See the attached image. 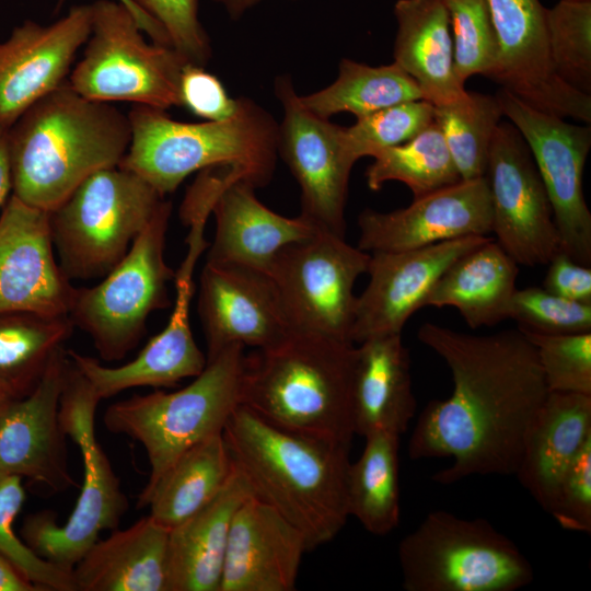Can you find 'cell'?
<instances>
[{
  "label": "cell",
  "mask_w": 591,
  "mask_h": 591,
  "mask_svg": "<svg viewBox=\"0 0 591 591\" xmlns=\"http://www.w3.org/2000/svg\"><path fill=\"white\" fill-rule=\"evenodd\" d=\"M172 204L166 200L126 256L93 287L74 288L69 313L100 358L121 360L140 341L151 313L171 305L175 271L165 260Z\"/></svg>",
  "instance_id": "cell-10"
},
{
  "label": "cell",
  "mask_w": 591,
  "mask_h": 591,
  "mask_svg": "<svg viewBox=\"0 0 591 591\" xmlns=\"http://www.w3.org/2000/svg\"><path fill=\"white\" fill-rule=\"evenodd\" d=\"M197 311L207 360L232 345L262 349L289 334L273 279L248 267L206 262Z\"/></svg>",
  "instance_id": "cell-21"
},
{
  "label": "cell",
  "mask_w": 591,
  "mask_h": 591,
  "mask_svg": "<svg viewBox=\"0 0 591 591\" xmlns=\"http://www.w3.org/2000/svg\"><path fill=\"white\" fill-rule=\"evenodd\" d=\"M276 93L283 107L277 149L301 188V216L320 231L345 237V206L356 161L344 142V127L322 118L301 102L281 77Z\"/></svg>",
  "instance_id": "cell-15"
},
{
  "label": "cell",
  "mask_w": 591,
  "mask_h": 591,
  "mask_svg": "<svg viewBox=\"0 0 591 591\" xmlns=\"http://www.w3.org/2000/svg\"><path fill=\"white\" fill-rule=\"evenodd\" d=\"M181 105L207 121H224L237 114L242 100H233L219 79L201 66L187 62L179 79Z\"/></svg>",
  "instance_id": "cell-46"
},
{
  "label": "cell",
  "mask_w": 591,
  "mask_h": 591,
  "mask_svg": "<svg viewBox=\"0 0 591 591\" xmlns=\"http://www.w3.org/2000/svg\"><path fill=\"white\" fill-rule=\"evenodd\" d=\"M356 346L289 333L246 356L241 404L292 431L351 443Z\"/></svg>",
  "instance_id": "cell-4"
},
{
  "label": "cell",
  "mask_w": 591,
  "mask_h": 591,
  "mask_svg": "<svg viewBox=\"0 0 591 591\" xmlns=\"http://www.w3.org/2000/svg\"><path fill=\"white\" fill-rule=\"evenodd\" d=\"M25 501L22 478L0 474V554L43 591H76L71 571L39 557L14 531Z\"/></svg>",
  "instance_id": "cell-41"
},
{
  "label": "cell",
  "mask_w": 591,
  "mask_h": 591,
  "mask_svg": "<svg viewBox=\"0 0 591 591\" xmlns=\"http://www.w3.org/2000/svg\"><path fill=\"white\" fill-rule=\"evenodd\" d=\"M522 333L535 347L549 392L591 395V333Z\"/></svg>",
  "instance_id": "cell-43"
},
{
  "label": "cell",
  "mask_w": 591,
  "mask_h": 591,
  "mask_svg": "<svg viewBox=\"0 0 591 591\" xmlns=\"http://www.w3.org/2000/svg\"><path fill=\"white\" fill-rule=\"evenodd\" d=\"M101 397L71 362L59 405L63 431L79 448L83 485L63 524L44 510L25 518L21 535L39 557L71 571L105 530H115L129 508L118 476L95 437L94 418Z\"/></svg>",
  "instance_id": "cell-8"
},
{
  "label": "cell",
  "mask_w": 591,
  "mask_h": 591,
  "mask_svg": "<svg viewBox=\"0 0 591 591\" xmlns=\"http://www.w3.org/2000/svg\"><path fill=\"white\" fill-rule=\"evenodd\" d=\"M222 433L252 495L299 529L309 552L341 531L349 443L275 426L242 404Z\"/></svg>",
  "instance_id": "cell-2"
},
{
  "label": "cell",
  "mask_w": 591,
  "mask_h": 591,
  "mask_svg": "<svg viewBox=\"0 0 591 591\" xmlns=\"http://www.w3.org/2000/svg\"><path fill=\"white\" fill-rule=\"evenodd\" d=\"M91 4L49 25L25 21L0 43V127L10 129L33 104L68 79L91 32Z\"/></svg>",
  "instance_id": "cell-20"
},
{
  "label": "cell",
  "mask_w": 591,
  "mask_h": 591,
  "mask_svg": "<svg viewBox=\"0 0 591 591\" xmlns=\"http://www.w3.org/2000/svg\"><path fill=\"white\" fill-rule=\"evenodd\" d=\"M73 331L68 315L0 314V381L16 397L30 393Z\"/></svg>",
  "instance_id": "cell-34"
},
{
  "label": "cell",
  "mask_w": 591,
  "mask_h": 591,
  "mask_svg": "<svg viewBox=\"0 0 591 591\" xmlns=\"http://www.w3.org/2000/svg\"><path fill=\"white\" fill-rule=\"evenodd\" d=\"M496 96L503 116L518 129L547 192L559 235V251L591 265V212L582 174L591 148L590 126L570 124L528 105L505 89Z\"/></svg>",
  "instance_id": "cell-13"
},
{
  "label": "cell",
  "mask_w": 591,
  "mask_h": 591,
  "mask_svg": "<svg viewBox=\"0 0 591 591\" xmlns=\"http://www.w3.org/2000/svg\"><path fill=\"white\" fill-rule=\"evenodd\" d=\"M366 171L371 190L390 181L404 183L414 198L462 181L439 127L432 123L413 139L373 157Z\"/></svg>",
  "instance_id": "cell-36"
},
{
  "label": "cell",
  "mask_w": 591,
  "mask_h": 591,
  "mask_svg": "<svg viewBox=\"0 0 591 591\" xmlns=\"http://www.w3.org/2000/svg\"><path fill=\"white\" fill-rule=\"evenodd\" d=\"M123 3L136 18L141 30L147 34L151 40L155 43H166L167 35L164 28L149 14L137 7L131 0H117Z\"/></svg>",
  "instance_id": "cell-50"
},
{
  "label": "cell",
  "mask_w": 591,
  "mask_h": 591,
  "mask_svg": "<svg viewBox=\"0 0 591 591\" xmlns=\"http://www.w3.org/2000/svg\"><path fill=\"white\" fill-rule=\"evenodd\" d=\"M518 264L491 237L461 256L438 279L424 306H452L471 328L508 318Z\"/></svg>",
  "instance_id": "cell-31"
},
{
  "label": "cell",
  "mask_w": 591,
  "mask_h": 591,
  "mask_svg": "<svg viewBox=\"0 0 591 591\" xmlns=\"http://www.w3.org/2000/svg\"><path fill=\"white\" fill-rule=\"evenodd\" d=\"M131 139L119 163L161 195L176 190L190 174L211 167L235 172L254 187L269 182L278 127L253 102L224 121L183 123L165 111L135 105L128 114Z\"/></svg>",
  "instance_id": "cell-5"
},
{
  "label": "cell",
  "mask_w": 591,
  "mask_h": 591,
  "mask_svg": "<svg viewBox=\"0 0 591 591\" xmlns=\"http://www.w3.org/2000/svg\"><path fill=\"white\" fill-rule=\"evenodd\" d=\"M164 197L119 165L84 179L49 212L55 255L66 277L71 281L107 275L162 208Z\"/></svg>",
  "instance_id": "cell-7"
},
{
  "label": "cell",
  "mask_w": 591,
  "mask_h": 591,
  "mask_svg": "<svg viewBox=\"0 0 591 591\" xmlns=\"http://www.w3.org/2000/svg\"><path fill=\"white\" fill-rule=\"evenodd\" d=\"M69 363L62 348L30 393L0 408V474L27 478L53 493L77 486L69 468L68 437L59 418Z\"/></svg>",
  "instance_id": "cell-17"
},
{
  "label": "cell",
  "mask_w": 591,
  "mask_h": 591,
  "mask_svg": "<svg viewBox=\"0 0 591 591\" xmlns=\"http://www.w3.org/2000/svg\"><path fill=\"white\" fill-rule=\"evenodd\" d=\"M547 512L565 530L591 533V439L563 475Z\"/></svg>",
  "instance_id": "cell-45"
},
{
  "label": "cell",
  "mask_w": 591,
  "mask_h": 591,
  "mask_svg": "<svg viewBox=\"0 0 591 591\" xmlns=\"http://www.w3.org/2000/svg\"><path fill=\"white\" fill-rule=\"evenodd\" d=\"M306 552L302 532L251 496L233 517L219 591H292Z\"/></svg>",
  "instance_id": "cell-24"
},
{
  "label": "cell",
  "mask_w": 591,
  "mask_h": 591,
  "mask_svg": "<svg viewBox=\"0 0 591 591\" xmlns=\"http://www.w3.org/2000/svg\"><path fill=\"white\" fill-rule=\"evenodd\" d=\"M358 248L364 252L415 250L443 241L491 232V206L485 176L434 190L402 209H364L358 217Z\"/></svg>",
  "instance_id": "cell-22"
},
{
  "label": "cell",
  "mask_w": 591,
  "mask_h": 591,
  "mask_svg": "<svg viewBox=\"0 0 591 591\" xmlns=\"http://www.w3.org/2000/svg\"><path fill=\"white\" fill-rule=\"evenodd\" d=\"M486 2L499 46L493 80L533 108L590 124L591 95L566 84L553 68L541 1Z\"/></svg>",
  "instance_id": "cell-16"
},
{
  "label": "cell",
  "mask_w": 591,
  "mask_h": 591,
  "mask_svg": "<svg viewBox=\"0 0 591 591\" xmlns=\"http://www.w3.org/2000/svg\"><path fill=\"white\" fill-rule=\"evenodd\" d=\"M251 496L250 486L234 467L209 502L170 529L167 591L220 590L232 520Z\"/></svg>",
  "instance_id": "cell-27"
},
{
  "label": "cell",
  "mask_w": 591,
  "mask_h": 591,
  "mask_svg": "<svg viewBox=\"0 0 591 591\" xmlns=\"http://www.w3.org/2000/svg\"><path fill=\"white\" fill-rule=\"evenodd\" d=\"M450 18L454 72L464 85L473 76L494 79L499 46L486 0H444Z\"/></svg>",
  "instance_id": "cell-39"
},
{
  "label": "cell",
  "mask_w": 591,
  "mask_h": 591,
  "mask_svg": "<svg viewBox=\"0 0 591 591\" xmlns=\"http://www.w3.org/2000/svg\"><path fill=\"white\" fill-rule=\"evenodd\" d=\"M369 259L370 253L326 231L283 247L268 275L289 333L352 343L357 303L354 287L367 273Z\"/></svg>",
  "instance_id": "cell-12"
},
{
  "label": "cell",
  "mask_w": 591,
  "mask_h": 591,
  "mask_svg": "<svg viewBox=\"0 0 591 591\" xmlns=\"http://www.w3.org/2000/svg\"><path fill=\"white\" fill-rule=\"evenodd\" d=\"M254 186L242 179L228 183L213 206V241L206 262L233 264L268 274L286 246L320 231L301 215L288 218L274 212L255 196Z\"/></svg>",
  "instance_id": "cell-25"
},
{
  "label": "cell",
  "mask_w": 591,
  "mask_h": 591,
  "mask_svg": "<svg viewBox=\"0 0 591 591\" xmlns=\"http://www.w3.org/2000/svg\"><path fill=\"white\" fill-rule=\"evenodd\" d=\"M565 1H591V0H565Z\"/></svg>",
  "instance_id": "cell-53"
},
{
  "label": "cell",
  "mask_w": 591,
  "mask_h": 591,
  "mask_svg": "<svg viewBox=\"0 0 591 591\" xmlns=\"http://www.w3.org/2000/svg\"><path fill=\"white\" fill-rule=\"evenodd\" d=\"M449 367L453 391L427 403L408 440L412 460L450 457L441 485L474 475H514L548 389L533 344L518 328L473 335L436 323L417 333Z\"/></svg>",
  "instance_id": "cell-1"
},
{
  "label": "cell",
  "mask_w": 591,
  "mask_h": 591,
  "mask_svg": "<svg viewBox=\"0 0 591 591\" xmlns=\"http://www.w3.org/2000/svg\"><path fill=\"white\" fill-rule=\"evenodd\" d=\"M222 432L184 451L151 486L141 490L138 509L149 507V515L172 529L209 502L234 471Z\"/></svg>",
  "instance_id": "cell-32"
},
{
  "label": "cell",
  "mask_w": 591,
  "mask_h": 591,
  "mask_svg": "<svg viewBox=\"0 0 591 591\" xmlns=\"http://www.w3.org/2000/svg\"><path fill=\"white\" fill-rule=\"evenodd\" d=\"M491 232L518 264L547 265L559 252V235L544 183L518 129L500 121L488 153Z\"/></svg>",
  "instance_id": "cell-14"
},
{
  "label": "cell",
  "mask_w": 591,
  "mask_h": 591,
  "mask_svg": "<svg viewBox=\"0 0 591 591\" xmlns=\"http://www.w3.org/2000/svg\"><path fill=\"white\" fill-rule=\"evenodd\" d=\"M433 106V123L462 181L485 176L490 144L503 116L497 96L466 91L454 101Z\"/></svg>",
  "instance_id": "cell-37"
},
{
  "label": "cell",
  "mask_w": 591,
  "mask_h": 591,
  "mask_svg": "<svg viewBox=\"0 0 591 591\" xmlns=\"http://www.w3.org/2000/svg\"><path fill=\"white\" fill-rule=\"evenodd\" d=\"M508 318L518 329L540 335L591 333V303H581L548 292L543 287L517 289Z\"/></svg>",
  "instance_id": "cell-42"
},
{
  "label": "cell",
  "mask_w": 591,
  "mask_h": 591,
  "mask_svg": "<svg viewBox=\"0 0 591 591\" xmlns=\"http://www.w3.org/2000/svg\"><path fill=\"white\" fill-rule=\"evenodd\" d=\"M245 362L244 346L232 345L207 360L185 387L132 395L106 408V429L138 441L147 453L150 475L144 487L151 486L184 451L223 431L241 405Z\"/></svg>",
  "instance_id": "cell-6"
},
{
  "label": "cell",
  "mask_w": 591,
  "mask_h": 591,
  "mask_svg": "<svg viewBox=\"0 0 591 591\" xmlns=\"http://www.w3.org/2000/svg\"><path fill=\"white\" fill-rule=\"evenodd\" d=\"M549 57L556 74L591 95V1L559 0L546 8Z\"/></svg>",
  "instance_id": "cell-38"
},
{
  "label": "cell",
  "mask_w": 591,
  "mask_h": 591,
  "mask_svg": "<svg viewBox=\"0 0 591 591\" xmlns=\"http://www.w3.org/2000/svg\"><path fill=\"white\" fill-rule=\"evenodd\" d=\"M491 239L470 235L429 246L372 252L369 282L357 297L350 340L402 335L407 320L419 309L441 275L461 256Z\"/></svg>",
  "instance_id": "cell-18"
},
{
  "label": "cell",
  "mask_w": 591,
  "mask_h": 591,
  "mask_svg": "<svg viewBox=\"0 0 591 591\" xmlns=\"http://www.w3.org/2000/svg\"><path fill=\"white\" fill-rule=\"evenodd\" d=\"M406 591H517L534 570L518 545L483 518L437 510L398 544Z\"/></svg>",
  "instance_id": "cell-9"
},
{
  "label": "cell",
  "mask_w": 591,
  "mask_h": 591,
  "mask_svg": "<svg viewBox=\"0 0 591 591\" xmlns=\"http://www.w3.org/2000/svg\"><path fill=\"white\" fill-rule=\"evenodd\" d=\"M0 591H43L0 554Z\"/></svg>",
  "instance_id": "cell-49"
},
{
  "label": "cell",
  "mask_w": 591,
  "mask_h": 591,
  "mask_svg": "<svg viewBox=\"0 0 591 591\" xmlns=\"http://www.w3.org/2000/svg\"><path fill=\"white\" fill-rule=\"evenodd\" d=\"M166 32L171 46L188 62L199 65L209 57L207 35L198 19L197 0H131Z\"/></svg>",
  "instance_id": "cell-44"
},
{
  "label": "cell",
  "mask_w": 591,
  "mask_h": 591,
  "mask_svg": "<svg viewBox=\"0 0 591 591\" xmlns=\"http://www.w3.org/2000/svg\"><path fill=\"white\" fill-rule=\"evenodd\" d=\"M12 192V169L9 148V129L0 127V212Z\"/></svg>",
  "instance_id": "cell-48"
},
{
  "label": "cell",
  "mask_w": 591,
  "mask_h": 591,
  "mask_svg": "<svg viewBox=\"0 0 591 591\" xmlns=\"http://www.w3.org/2000/svg\"><path fill=\"white\" fill-rule=\"evenodd\" d=\"M543 288L568 300L591 303V268L558 252L547 264Z\"/></svg>",
  "instance_id": "cell-47"
},
{
  "label": "cell",
  "mask_w": 591,
  "mask_h": 591,
  "mask_svg": "<svg viewBox=\"0 0 591 591\" xmlns=\"http://www.w3.org/2000/svg\"><path fill=\"white\" fill-rule=\"evenodd\" d=\"M169 534L151 515L115 529L72 568L76 591H167Z\"/></svg>",
  "instance_id": "cell-28"
},
{
  "label": "cell",
  "mask_w": 591,
  "mask_h": 591,
  "mask_svg": "<svg viewBox=\"0 0 591 591\" xmlns=\"http://www.w3.org/2000/svg\"><path fill=\"white\" fill-rule=\"evenodd\" d=\"M394 62L418 85L422 99L441 105L466 90L454 72L450 18L444 0H397Z\"/></svg>",
  "instance_id": "cell-30"
},
{
  "label": "cell",
  "mask_w": 591,
  "mask_h": 591,
  "mask_svg": "<svg viewBox=\"0 0 591 591\" xmlns=\"http://www.w3.org/2000/svg\"><path fill=\"white\" fill-rule=\"evenodd\" d=\"M130 139L128 115L66 81L9 129L12 195L50 212L90 175L119 165Z\"/></svg>",
  "instance_id": "cell-3"
},
{
  "label": "cell",
  "mask_w": 591,
  "mask_h": 591,
  "mask_svg": "<svg viewBox=\"0 0 591 591\" xmlns=\"http://www.w3.org/2000/svg\"><path fill=\"white\" fill-rule=\"evenodd\" d=\"M410 356L402 335L369 338L356 347L351 384L355 434H403L416 414Z\"/></svg>",
  "instance_id": "cell-26"
},
{
  "label": "cell",
  "mask_w": 591,
  "mask_h": 591,
  "mask_svg": "<svg viewBox=\"0 0 591 591\" xmlns=\"http://www.w3.org/2000/svg\"><path fill=\"white\" fill-rule=\"evenodd\" d=\"M418 99L422 95L417 83L395 62L373 67L350 59L340 61L338 77L332 84L300 96L308 109L325 119L345 112L361 118L384 107Z\"/></svg>",
  "instance_id": "cell-35"
},
{
  "label": "cell",
  "mask_w": 591,
  "mask_h": 591,
  "mask_svg": "<svg viewBox=\"0 0 591 591\" xmlns=\"http://www.w3.org/2000/svg\"><path fill=\"white\" fill-rule=\"evenodd\" d=\"M434 106L418 99L401 102L357 118L344 127V142L354 161L374 157L379 152L402 144L433 123Z\"/></svg>",
  "instance_id": "cell-40"
},
{
  "label": "cell",
  "mask_w": 591,
  "mask_h": 591,
  "mask_svg": "<svg viewBox=\"0 0 591 591\" xmlns=\"http://www.w3.org/2000/svg\"><path fill=\"white\" fill-rule=\"evenodd\" d=\"M73 290L55 255L49 212L11 194L0 212V314L68 315Z\"/></svg>",
  "instance_id": "cell-19"
},
{
  "label": "cell",
  "mask_w": 591,
  "mask_h": 591,
  "mask_svg": "<svg viewBox=\"0 0 591 591\" xmlns=\"http://www.w3.org/2000/svg\"><path fill=\"white\" fill-rule=\"evenodd\" d=\"M399 437L385 431L366 436L361 455L348 467L349 517L373 535H386L399 522Z\"/></svg>",
  "instance_id": "cell-33"
},
{
  "label": "cell",
  "mask_w": 591,
  "mask_h": 591,
  "mask_svg": "<svg viewBox=\"0 0 591 591\" xmlns=\"http://www.w3.org/2000/svg\"><path fill=\"white\" fill-rule=\"evenodd\" d=\"M16 397L13 392L0 381V408L10 399Z\"/></svg>",
  "instance_id": "cell-52"
},
{
  "label": "cell",
  "mask_w": 591,
  "mask_h": 591,
  "mask_svg": "<svg viewBox=\"0 0 591 591\" xmlns=\"http://www.w3.org/2000/svg\"><path fill=\"white\" fill-rule=\"evenodd\" d=\"M91 11V32L69 85L97 102H131L163 111L179 106V79L188 61L171 46L147 42L123 3L97 0Z\"/></svg>",
  "instance_id": "cell-11"
},
{
  "label": "cell",
  "mask_w": 591,
  "mask_h": 591,
  "mask_svg": "<svg viewBox=\"0 0 591 591\" xmlns=\"http://www.w3.org/2000/svg\"><path fill=\"white\" fill-rule=\"evenodd\" d=\"M194 269L189 264H181L175 271V300L169 322L131 361L107 367L93 357L67 350L72 363L89 380L101 399L134 387L174 386L204 370L207 358L195 341L189 321V306L195 292Z\"/></svg>",
  "instance_id": "cell-23"
},
{
  "label": "cell",
  "mask_w": 591,
  "mask_h": 591,
  "mask_svg": "<svg viewBox=\"0 0 591 591\" xmlns=\"http://www.w3.org/2000/svg\"><path fill=\"white\" fill-rule=\"evenodd\" d=\"M222 4L232 18H237L260 0H215Z\"/></svg>",
  "instance_id": "cell-51"
},
{
  "label": "cell",
  "mask_w": 591,
  "mask_h": 591,
  "mask_svg": "<svg viewBox=\"0 0 591 591\" xmlns=\"http://www.w3.org/2000/svg\"><path fill=\"white\" fill-rule=\"evenodd\" d=\"M591 439V395L548 392L525 437L514 476L545 511L557 486Z\"/></svg>",
  "instance_id": "cell-29"
}]
</instances>
